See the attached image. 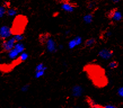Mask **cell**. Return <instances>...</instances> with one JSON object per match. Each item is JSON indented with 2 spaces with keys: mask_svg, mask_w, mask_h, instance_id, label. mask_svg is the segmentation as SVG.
<instances>
[{
  "mask_svg": "<svg viewBox=\"0 0 123 108\" xmlns=\"http://www.w3.org/2000/svg\"><path fill=\"white\" fill-rule=\"evenodd\" d=\"M73 108H79V107H74Z\"/></svg>",
  "mask_w": 123,
  "mask_h": 108,
  "instance_id": "cell-31",
  "label": "cell"
},
{
  "mask_svg": "<svg viewBox=\"0 0 123 108\" xmlns=\"http://www.w3.org/2000/svg\"><path fill=\"white\" fill-rule=\"evenodd\" d=\"M97 43V41L94 38H90L86 40L84 42V47L85 48H92L95 46Z\"/></svg>",
  "mask_w": 123,
  "mask_h": 108,
  "instance_id": "cell-11",
  "label": "cell"
},
{
  "mask_svg": "<svg viewBox=\"0 0 123 108\" xmlns=\"http://www.w3.org/2000/svg\"><path fill=\"white\" fill-rule=\"evenodd\" d=\"M74 39L75 40V41H76V42L77 46H78V45H80L81 43L82 38L80 36H77L76 37H75Z\"/></svg>",
  "mask_w": 123,
  "mask_h": 108,
  "instance_id": "cell-25",
  "label": "cell"
},
{
  "mask_svg": "<svg viewBox=\"0 0 123 108\" xmlns=\"http://www.w3.org/2000/svg\"><path fill=\"white\" fill-rule=\"evenodd\" d=\"M84 90L80 85H75L72 88V94L74 97H80L83 93Z\"/></svg>",
  "mask_w": 123,
  "mask_h": 108,
  "instance_id": "cell-8",
  "label": "cell"
},
{
  "mask_svg": "<svg viewBox=\"0 0 123 108\" xmlns=\"http://www.w3.org/2000/svg\"><path fill=\"white\" fill-rule=\"evenodd\" d=\"M8 55H9V57L10 58V59H15V57H17L18 55L19 54L18 52H17V50H15V49H13L11 50L10 52L8 53Z\"/></svg>",
  "mask_w": 123,
  "mask_h": 108,
  "instance_id": "cell-15",
  "label": "cell"
},
{
  "mask_svg": "<svg viewBox=\"0 0 123 108\" xmlns=\"http://www.w3.org/2000/svg\"><path fill=\"white\" fill-rule=\"evenodd\" d=\"M94 15L93 13H89L88 14H86L83 17V20L85 23L86 24H90L93 22V20Z\"/></svg>",
  "mask_w": 123,
  "mask_h": 108,
  "instance_id": "cell-12",
  "label": "cell"
},
{
  "mask_svg": "<svg viewBox=\"0 0 123 108\" xmlns=\"http://www.w3.org/2000/svg\"><path fill=\"white\" fill-rule=\"evenodd\" d=\"M12 35L11 28L7 26H2L0 29V38L2 41L6 40V38H9Z\"/></svg>",
  "mask_w": 123,
  "mask_h": 108,
  "instance_id": "cell-5",
  "label": "cell"
},
{
  "mask_svg": "<svg viewBox=\"0 0 123 108\" xmlns=\"http://www.w3.org/2000/svg\"><path fill=\"white\" fill-rule=\"evenodd\" d=\"M45 71L44 70H42V71H39V72H36L35 73V78H40V77L43 76V75L45 74Z\"/></svg>",
  "mask_w": 123,
  "mask_h": 108,
  "instance_id": "cell-22",
  "label": "cell"
},
{
  "mask_svg": "<svg viewBox=\"0 0 123 108\" xmlns=\"http://www.w3.org/2000/svg\"><path fill=\"white\" fill-rule=\"evenodd\" d=\"M113 2H114V3H117V2H119V1H113Z\"/></svg>",
  "mask_w": 123,
  "mask_h": 108,
  "instance_id": "cell-30",
  "label": "cell"
},
{
  "mask_svg": "<svg viewBox=\"0 0 123 108\" xmlns=\"http://www.w3.org/2000/svg\"><path fill=\"white\" fill-rule=\"evenodd\" d=\"M30 86V83H27L26 85H25L24 86H23L21 88V91L22 92H26L28 90L29 87Z\"/></svg>",
  "mask_w": 123,
  "mask_h": 108,
  "instance_id": "cell-23",
  "label": "cell"
},
{
  "mask_svg": "<svg viewBox=\"0 0 123 108\" xmlns=\"http://www.w3.org/2000/svg\"><path fill=\"white\" fill-rule=\"evenodd\" d=\"M27 24V18L23 15H18L14 19L12 27L11 28L12 34L22 35Z\"/></svg>",
  "mask_w": 123,
  "mask_h": 108,
  "instance_id": "cell-1",
  "label": "cell"
},
{
  "mask_svg": "<svg viewBox=\"0 0 123 108\" xmlns=\"http://www.w3.org/2000/svg\"><path fill=\"white\" fill-rule=\"evenodd\" d=\"M18 108H27L25 106H20V107H18Z\"/></svg>",
  "mask_w": 123,
  "mask_h": 108,
  "instance_id": "cell-29",
  "label": "cell"
},
{
  "mask_svg": "<svg viewBox=\"0 0 123 108\" xmlns=\"http://www.w3.org/2000/svg\"><path fill=\"white\" fill-rule=\"evenodd\" d=\"M104 108H117V107H116V106L113 105H107L104 106Z\"/></svg>",
  "mask_w": 123,
  "mask_h": 108,
  "instance_id": "cell-28",
  "label": "cell"
},
{
  "mask_svg": "<svg viewBox=\"0 0 123 108\" xmlns=\"http://www.w3.org/2000/svg\"><path fill=\"white\" fill-rule=\"evenodd\" d=\"M117 94L119 96L123 97V87H121L118 88Z\"/></svg>",
  "mask_w": 123,
  "mask_h": 108,
  "instance_id": "cell-26",
  "label": "cell"
},
{
  "mask_svg": "<svg viewBox=\"0 0 123 108\" xmlns=\"http://www.w3.org/2000/svg\"><path fill=\"white\" fill-rule=\"evenodd\" d=\"M2 6H4V7H5L6 9H10V3L9 2H7V1H5V2H3V5Z\"/></svg>",
  "mask_w": 123,
  "mask_h": 108,
  "instance_id": "cell-27",
  "label": "cell"
},
{
  "mask_svg": "<svg viewBox=\"0 0 123 108\" xmlns=\"http://www.w3.org/2000/svg\"><path fill=\"white\" fill-rule=\"evenodd\" d=\"M6 8L4 7V6H1L0 7V17H2L5 14H6Z\"/></svg>",
  "mask_w": 123,
  "mask_h": 108,
  "instance_id": "cell-21",
  "label": "cell"
},
{
  "mask_svg": "<svg viewBox=\"0 0 123 108\" xmlns=\"http://www.w3.org/2000/svg\"><path fill=\"white\" fill-rule=\"evenodd\" d=\"M111 34H112V33H111V31H107H107H105L103 33V34H102L103 39L107 40L108 38L111 36Z\"/></svg>",
  "mask_w": 123,
  "mask_h": 108,
  "instance_id": "cell-19",
  "label": "cell"
},
{
  "mask_svg": "<svg viewBox=\"0 0 123 108\" xmlns=\"http://www.w3.org/2000/svg\"><path fill=\"white\" fill-rule=\"evenodd\" d=\"M47 69V67H45L43 63H40L36 66L35 69V72H39V71L44 70L45 71Z\"/></svg>",
  "mask_w": 123,
  "mask_h": 108,
  "instance_id": "cell-17",
  "label": "cell"
},
{
  "mask_svg": "<svg viewBox=\"0 0 123 108\" xmlns=\"http://www.w3.org/2000/svg\"><path fill=\"white\" fill-rule=\"evenodd\" d=\"M107 17L115 22H119L123 19L122 14L118 11L117 9L116 8L111 9V10L108 11L107 14Z\"/></svg>",
  "mask_w": 123,
  "mask_h": 108,
  "instance_id": "cell-4",
  "label": "cell"
},
{
  "mask_svg": "<svg viewBox=\"0 0 123 108\" xmlns=\"http://www.w3.org/2000/svg\"><path fill=\"white\" fill-rule=\"evenodd\" d=\"M97 5L96 1H88L86 3V6L87 9L91 10L93 9L95 7V6Z\"/></svg>",
  "mask_w": 123,
  "mask_h": 108,
  "instance_id": "cell-16",
  "label": "cell"
},
{
  "mask_svg": "<svg viewBox=\"0 0 123 108\" xmlns=\"http://www.w3.org/2000/svg\"><path fill=\"white\" fill-rule=\"evenodd\" d=\"M119 66V63L117 61H112L108 64V67L111 69H114L117 68Z\"/></svg>",
  "mask_w": 123,
  "mask_h": 108,
  "instance_id": "cell-18",
  "label": "cell"
},
{
  "mask_svg": "<svg viewBox=\"0 0 123 108\" xmlns=\"http://www.w3.org/2000/svg\"><path fill=\"white\" fill-rule=\"evenodd\" d=\"M85 100L86 101V102L88 104L89 106L91 108H104V107H102V106L100 105L97 104L93 99H92V98L89 97V96H86Z\"/></svg>",
  "mask_w": 123,
  "mask_h": 108,
  "instance_id": "cell-10",
  "label": "cell"
},
{
  "mask_svg": "<svg viewBox=\"0 0 123 108\" xmlns=\"http://www.w3.org/2000/svg\"><path fill=\"white\" fill-rule=\"evenodd\" d=\"M61 5V8L64 11L68 12H72L75 10V8L78 7V5L76 3L69 1H58Z\"/></svg>",
  "mask_w": 123,
  "mask_h": 108,
  "instance_id": "cell-3",
  "label": "cell"
},
{
  "mask_svg": "<svg viewBox=\"0 0 123 108\" xmlns=\"http://www.w3.org/2000/svg\"><path fill=\"white\" fill-rule=\"evenodd\" d=\"M46 47L49 52L51 53H55L56 52L57 50H56V43L54 41V40L50 38L48 40L46 43Z\"/></svg>",
  "mask_w": 123,
  "mask_h": 108,
  "instance_id": "cell-7",
  "label": "cell"
},
{
  "mask_svg": "<svg viewBox=\"0 0 123 108\" xmlns=\"http://www.w3.org/2000/svg\"><path fill=\"white\" fill-rule=\"evenodd\" d=\"M15 50H17V51L19 54H20V53H23V52L25 50V47H24V45L22 43H17V44L15 45V47L14 48Z\"/></svg>",
  "mask_w": 123,
  "mask_h": 108,
  "instance_id": "cell-13",
  "label": "cell"
},
{
  "mask_svg": "<svg viewBox=\"0 0 123 108\" xmlns=\"http://www.w3.org/2000/svg\"><path fill=\"white\" fill-rule=\"evenodd\" d=\"M114 51L112 50L104 49L101 50L98 53V56L103 59H109L113 56Z\"/></svg>",
  "mask_w": 123,
  "mask_h": 108,
  "instance_id": "cell-6",
  "label": "cell"
},
{
  "mask_svg": "<svg viewBox=\"0 0 123 108\" xmlns=\"http://www.w3.org/2000/svg\"><path fill=\"white\" fill-rule=\"evenodd\" d=\"M18 13V9L16 7H12L8 9L6 11V15L9 17H12Z\"/></svg>",
  "mask_w": 123,
  "mask_h": 108,
  "instance_id": "cell-14",
  "label": "cell"
},
{
  "mask_svg": "<svg viewBox=\"0 0 123 108\" xmlns=\"http://www.w3.org/2000/svg\"><path fill=\"white\" fill-rule=\"evenodd\" d=\"M51 38V35L49 33H43L39 35V37H38V40H39V42L42 45H46L47 42L50 38Z\"/></svg>",
  "mask_w": 123,
  "mask_h": 108,
  "instance_id": "cell-9",
  "label": "cell"
},
{
  "mask_svg": "<svg viewBox=\"0 0 123 108\" xmlns=\"http://www.w3.org/2000/svg\"><path fill=\"white\" fill-rule=\"evenodd\" d=\"M18 43L15 37H12L9 40H5L2 41L1 44V47H2V52H7L12 50L15 47V45Z\"/></svg>",
  "mask_w": 123,
  "mask_h": 108,
  "instance_id": "cell-2",
  "label": "cell"
},
{
  "mask_svg": "<svg viewBox=\"0 0 123 108\" xmlns=\"http://www.w3.org/2000/svg\"><path fill=\"white\" fill-rule=\"evenodd\" d=\"M76 46H77V44H76V42L75 39L71 40V41L69 42L68 43V47H69V49H74V48Z\"/></svg>",
  "mask_w": 123,
  "mask_h": 108,
  "instance_id": "cell-20",
  "label": "cell"
},
{
  "mask_svg": "<svg viewBox=\"0 0 123 108\" xmlns=\"http://www.w3.org/2000/svg\"><path fill=\"white\" fill-rule=\"evenodd\" d=\"M14 37H15V38L16 39V40H17V42L21 41L24 39V35H23L22 34L15 35V36H14Z\"/></svg>",
  "mask_w": 123,
  "mask_h": 108,
  "instance_id": "cell-24",
  "label": "cell"
}]
</instances>
